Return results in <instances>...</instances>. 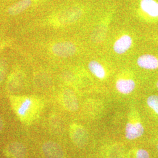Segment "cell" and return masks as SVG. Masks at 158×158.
<instances>
[{
    "mask_svg": "<svg viewBox=\"0 0 158 158\" xmlns=\"http://www.w3.org/2000/svg\"><path fill=\"white\" fill-rule=\"evenodd\" d=\"M7 72V63L4 59L0 58V83L6 78Z\"/></svg>",
    "mask_w": 158,
    "mask_h": 158,
    "instance_id": "15",
    "label": "cell"
},
{
    "mask_svg": "<svg viewBox=\"0 0 158 158\" xmlns=\"http://www.w3.org/2000/svg\"><path fill=\"white\" fill-rule=\"evenodd\" d=\"M62 98L64 106L69 111H74L77 110L78 102L73 91L69 89L65 90L63 93Z\"/></svg>",
    "mask_w": 158,
    "mask_h": 158,
    "instance_id": "10",
    "label": "cell"
},
{
    "mask_svg": "<svg viewBox=\"0 0 158 158\" xmlns=\"http://www.w3.org/2000/svg\"><path fill=\"white\" fill-rule=\"evenodd\" d=\"M140 7L142 11L150 18H158V2L156 1L141 0Z\"/></svg>",
    "mask_w": 158,
    "mask_h": 158,
    "instance_id": "7",
    "label": "cell"
},
{
    "mask_svg": "<svg viewBox=\"0 0 158 158\" xmlns=\"http://www.w3.org/2000/svg\"><path fill=\"white\" fill-rule=\"evenodd\" d=\"M42 149L46 158H63L64 157L62 148L55 142H46L43 144Z\"/></svg>",
    "mask_w": 158,
    "mask_h": 158,
    "instance_id": "5",
    "label": "cell"
},
{
    "mask_svg": "<svg viewBox=\"0 0 158 158\" xmlns=\"http://www.w3.org/2000/svg\"><path fill=\"white\" fill-rule=\"evenodd\" d=\"M136 158H149V155L146 150L140 149L136 152Z\"/></svg>",
    "mask_w": 158,
    "mask_h": 158,
    "instance_id": "16",
    "label": "cell"
},
{
    "mask_svg": "<svg viewBox=\"0 0 158 158\" xmlns=\"http://www.w3.org/2000/svg\"><path fill=\"white\" fill-rule=\"evenodd\" d=\"M116 89L119 93L128 94L132 93L135 88V83L132 79H119L116 82Z\"/></svg>",
    "mask_w": 158,
    "mask_h": 158,
    "instance_id": "12",
    "label": "cell"
},
{
    "mask_svg": "<svg viewBox=\"0 0 158 158\" xmlns=\"http://www.w3.org/2000/svg\"><path fill=\"white\" fill-rule=\"evenodd\" d=\"M4 126V124L3 119L2 118V117L0 115V134L1 133V132H2V130H3Z\"/></svg>",
    "mask_w": 158,
    "mask_h": 158,
    "instance_id": "17",
    "label": "cell"
},
{
    "mask_svg": "<svg viewBox=\"0 0 158 158\" xmlns=\"http://www.w3.org/2000/svg\"><path fill=\"white\" fill-rule=\"evenodd\" d=\"M12 105L18 117L23 124L31 125L38 115L37 102L32 98L12 97Z\"/></svg>",
    "mask_w": 158,
    "mask_h": 158,
    "instance_id": "1",
    "label": "cell"
},
{
    "mask_svg": "<svg viewBox=\"0 0 158 158\" xmlns=\"http://www.w3.org/2000/svg\"><path fill=\"white\" fill-rule=\"evenodd\" d=\"M157 148H158V145H157Z\"/></svg>",
    "mask_w": 158,
    "mask_h": 158,
    "instance_id": "19",
    "label": "cell"
},
{
    "mask_svg": "<svg viewBox=\"0 0 158 158\" xmlns=\"http://www.w3.org/2000/svg\"><path fill=\"white\" fill-rule=\"evenodd\" d=\"M147 102L148 107L158 115V96L152 95L148 97Z\"/></svg>",
    "mask_w": 158,
    "mask_h": 158,
    "instance_id": "14",
    "label": "cell"
},
{
    "mask_svg": "<svg viewBox=\"0 0 158 158\" xmlns=\"http://www.w3.org/2000/svg\"><path fill=\"white\" fill-rule=\"evenodd\" d=\"M70 138L74 143L79 148H83L87 143L88 137L86 131L81 126L72 125L70 130Z\"/></svg>",
    "mask_w": 158,
    "mask_h": 158,
    "instance_id": "4",
    "label": "cell"
},
{
    "mask_svg": "<svg viewBox=\"0 0 158 158\" xmlns=\"http://www.w3.org/2000/svg\"><path fill=\"white\" fill-rule=\"evenodd\" d=\"M4 153L7 158H26L27 149L22 143L12 142L6 146Z\"/></svg>",
    "mask_w": 158,
    "mask_h": 158,
    "instance_id": "2",
    "label": "cell"
},
{
    "mask_svg": "<svg viewBox=\"0 0 158 158\" xmlns=\"http://www.w3.org/2000/svg\"><path fill=\"white\" fill-rule=\"evenodd\" d=\"M132 44V38L128 35H125L116 40L113 46V49L116 53L123 55L130 49Z\"/></svg>",
    "mask_w": 158,
    "mask_h": 158,
    "instance_id": "8",
    "label": "cell"
},
{
    "mask_svg": "<svg viewBox=\"0 0 158 158\" xmlns=\"http://www.w3.org/2000/svg\"><path fill=\"white\" fill-rule=\"evenodd\" d=\"M137 64L139 68L154 70L158 69V57L151 54H145L137 59Z\"/></svg>",
    "mask_w": 158,
    "mask_h": 158,
    "instance_id": "6",
    "label": "cell"
},
{
    "mask_svg": "<svg viewBox=\"0 0 158 158\" xmlns=\"http://www.w3.org/2000/svg\"><path fill=\"white\" fill-rule=\"evenodd\" d=\"M144 132V128L139 123H128L125 128V137L129 140H133L141 136Z\"/></svg>",
    "mask_w": 158,
    "mask_h": 158,
    "instance_id": "9",
    "label": "cell"
},
{
    "mask_svg": "<svg viewBox=\"0 0 158 158\" xmlns=\"http://www.w3.org/2000/svg\"><path fill=\"white\" fill-rule=\"evenodd\" d=\"M156 87H157V88L158 89V81L157 82V83H156Z\"/></svg>",
    "mask_w": 158,
    "mask_h": 158,
    "instance_id": "18",
    "label": "cell"
},
{
    "mask_svg": "<svg viewBox=\"0 0 158 158\" xmlns=\"http://www.w3.org/2000/svg\"><path fill=\"white\" fill-rule=\"evenodd\" d=\"M53 53L60 57L72 56L76 52V46L70 42H61L55 44L52 48Z\"/></svg>",
    "mask_w": 158,
    "mask_h": 158,
    "instance_id": "3",
    "label": "cell"
},
{
    "mask_svg": "<svg viewBox=\"0 0 158 158\" xmlns=\"http://www.w3.org/2000/svg\"><path fill=\"white\" fill-rule=\"evenodd\" d=\"M32 0H20L10 6L7 12L9 15L15 16L27 10L31 6Z\"/></svg>",
    "mask_w": 158,
    "mask_h": 158,
    "instance_id": "11",
    "label": "cell"
},
{
    "mask_svg": "<svg viewBox=\"0 0 158 158\" xmlns=\"http://www.w3.org/2000/svg\"><path fill=\"white\" fill-rule=\"evenodd\" d=\"M91 73L98 79H104L106 76V71L102 64L96 60L91 61L88 65Z\"/></svg>",
    "mask_w": 158,
    "mask_h": 158,
    "instance_id": "13",
    "label": "cell"
}]
</instances>
